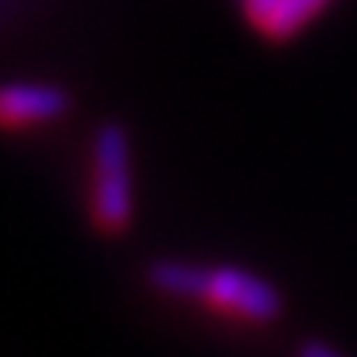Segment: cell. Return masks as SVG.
<instances>
[{"label": "cell", "instance_id": "1", "mask_svg": "<svg viewBox=\"0 0 357 357\" xmlns=\"http://www.w3.org/2000/svg\"><path fill=\"white\" fill-rule=\"evenodd\" d=\"M149 284L160 295L198 302L202 309L250 326H267L281 316V291L246 267H198L163 260L149 267Z\"/></svg>", "mask_w": 357, "mask_h": 357}, {"label": "cell", "instance_id": "2", "mask_svg": "<svg viewBox=\"0 0 357 357\" xmlns=\"http://www.w3.org/2000/svg\"><path fill=\"white\" fill-rule=\"evenodd\" d=\"M91 219L101 233L115 236L132 226L135 215V170L132 142L121 125H101L91 142Z\"/></svg>", "mask_w": 357, "mask_h": 357}, {"label": "cell", "instance_id": "3", "mask_svg": "<svg viewBox=\"0 0 357 357\" xmlns=\"http://www.w3.org/2000/svg\"><path fill=\"white\" fill-rule=\"evenodd\" d=\"M70 112L66 91L56 84H3L0 87V128L7 132H28L52 125Z\"/></svg>", "mask_w": 357, "mask_h": 357}, {"label": "cell", "instance_id": "4", "mask_svg": "<svg viewBox=\"0 0 357 357\" xmlns=\"http://www.w3.org/2000/svg\"><path fill=\"white\" fill-rule=\"evenodd\" d=\"M330 3L333 0H239L250 28L274 42H284L305 31L319 14L330 10Z\"/></svg>", "mask_w": 357, "mask_h": 357}, {"label": "cell", "instance_id": "5", "mask_svg": "<svg viewBox=\"0 0 357 357\" xmlns=\"http://www.w3.org/2000/svg\"><path fill=\"white\" fill-rule=\"evenodd\" d=\"M298 357H344V354H340L337 347L323 344V340H309V344L298 347Z\"/></svg>", "mask_w": 357, "mask_h": 357}]
</instances>
